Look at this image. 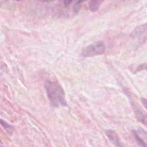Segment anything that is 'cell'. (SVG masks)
Listing matches in <instances>:
<instances>
[{
    "label": "cell",
    "mask_w": 147,
    "mask_h": 147,
    "mask_svg": "<svg viewBox=\"0 0 147 147\" xmlns=\"http://www.w3.org/2000/svg\"><path fill=\"white\" fill-rule=\"evenodd\" d=\"M136 47H139L147 42V23L137 26L130 34Z\"/></svg>",
    "instance_id": "2"
},
{
    "label": "cell",
    "mask_w": 147,
    "mask_h": 147,
    "mask_svg": "<svg viewBox=\"0 0 147 147\" xmlns=\"http://www.w3.org/2000/svg\"><path fill=\"white\" fill-rule=\"evenodd\" d=\"M131 103L132 108H133V110L134 111L137 120L143 124L147 126V114L145 113L144 111L140 107V106L138 103L134 102V100H131Z\"/></svg>",
    "instance_id": "4"
},
{
    "label": "cell",
    "mask_w": 147,
    "mask_h": 147,
    "mask_svg": "<svg viewBox=\"0 0 147 147\" xmlns=\"http://www.w3.org/2000/svg\"><path fill=\"white\" fill-rule=\"evenodd\" d=\"M106 51V46L101 41H98L86 46L82 50L81 55L84 57H94L103 55Z\"/></svg>",
    "instance_id": "3"
},
{
    "label": "cell",
    "mask_w": 147,
    "mask_h": 147,
    "mask_svg": "<svg viewBox=\"0 0 147 147\" xmlns=\"http://www.w3.org/2000/svg\"><path fill=\"white\" fill-rule=\"evenodd\" d=\"M40 1H42V2H51V1H55V0H40Z\"/></svg>",
    "instance_id": "12"
},
{
    "label": "cell",
    "mask_w": 147,
    "mask_h": 147,
    "mask_svg": "<svg viewBox=\"0 0 147 147\" xmlns=\"http://www.w3.org/2000/svg\"><path fill=\"white\" fill-rule=\"evenodd\" d=\"M45 89L52 106L54 107L67 106L65 94L60 83L56 81H49L45 84Z\"/></svg>",
    "instance_id": "1"
},
{
    "label": "cell",
    "mask_w": 147,
    "mask_h": 147,
    "mask_svg": "<svg viewBox=\"0 0 147 147\" xmlns=\"http://www.w3.org/2000/svg\"><path fill=\"white\" fill-rule=\"evenodd\" d=\"M142 70H146L147 71V63H143L138 66L137 71H142Z\"/></svg>",
    "instance_id": "9"
},
{
    "label": "cell",
    "mask_w": 147,
    "mask_h": 147,
    "mask_svg": "<svg viewBox=\"0 0 147 147\" xmlns=\"http://www.w3.org/2000/svg\"><path fill=\"white\" fill-rule=\"evenodd\" d=\"M134 135L136 138V141L142 146H147V133L142 129L134 131Z\"/></svg>",
    "instance_id": "5"
},
{
    "label": "cell",
    "mask_w": 147,
    "mask_h": 147,
    "mask_svg": "<svg viewBox=\"0 0 147 147\" xmlns=\"http://www.w3.org/2000/svg\"><path fill=\"white\" fill-rule=\"evenodd\" d=\"M17 1H20V0H17Z\"/></svg>",
    "instance_id": "13"
},
{
    "label": "cell",
    "mask_w": 147,
    "mask_h": 147,
    "mask_svg": "<svg viewBox=\"0 0 147 147\" xmlns=\"http://www.w3.org/2000/svg\"><path fill=\"white\" fill-rule=\"evenodd\" d=\"M102 0H91L89 3V9L92 11H95L98 9Z\"/></svg>",
    "instance_id": "7"
},
{
    "label": "cell",
    "mask_w": 147,
    "mask_h": 147,
    "mask_svg": "<svg viewBox=\"0 0 147 147\" xmlns=\"http://www.w3.org/2000/svg\"><path fill=\"white\" fill-rule=\"evenodd\" d=\"M73 1V0H63V2H64L65 5H69V4H70V3Z\"/></svg>",
    "instance_id": "11"
},
{
    "label": "cell",
    "mask_w": 147,
    "mask_h": 147,
    "mask_svg": "<svg viewBox=\"0 0 147 147\" xmlns=\"http://www.w3.org/2000/svg\"><path fill=\"white\" fill-rule=\"evenodd\" d=\"M106 136L109 138V139L110 140V142L113 144L114 146H121V144L120 139H119V136H118L117 134L115 131L112 130H108L106 131Z\"/></svg>",
    "instance_id": "6"
},
{
    "label": "cell",
    "mask_w": 147,
    "mask_h": 147,
    "mask_svg": "<svg viewBox=\"0 0 147 147\" xmlns=\"http://www.w3.org/2000/svg\"><path fill=\"white\" fill-rule=\"evenodd\" d=\"M141 101H142V103L143 104V106H144L145 109L147 110V99L142 98H141Z\"/></svg>",
    "instance_id": "10"
},
{
    "label": "cell",
    "mask_w": 147,
    "mask_h": 147,
    "mask_svg": "<svg viewBox=\"0 0 147 147\" xmlns=\"http://www.w3.org/2000/svg\"><path fill=\"white\" fill-rule=\"evenodd\" d=\"M0 123H1V126H2L3 127H4V129H5L7 131H11V129H12V128H11V126L8 125L7 123H5V122L3 121L0 120Z\"/></svg>",
    "instance_id": "8"
}]
</instances>
